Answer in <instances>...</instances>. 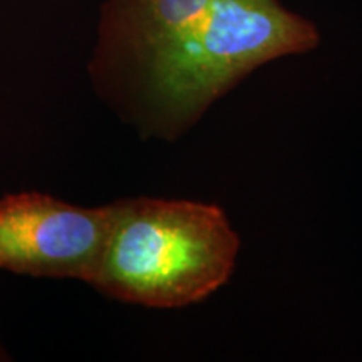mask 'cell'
<instances>
[{
    "label": "cell",
    "instance_id": "6da1fadb",
    "mask_svg": "<svg viewBox=\"0 0 362 362\" xmlns=\"http://www.w3.org/2000/svg\"><path fill=\"white\" fill-rule=\"evenodd\" d=\"M319 34L279 0H214L119 111L144 138L175 141L252 71L314 49Z\"/></svg>",
    "mask_w": 362,
    "mask_h": 362
},
{
    "label": "cell",
    "instance_id": "3957f363",
    "mask_svg": "<svg viewBox=\"0 0 362 362\" xmlns=\"http://www.w3.org/2000/svg\"><path fill=\"white\" fill-rule=\"evenodd\" d=\"M112 208L79 206L40 192L0 198V270L89 284L111 228Z\"/></svg>",
    "mask_w": 362,
    "mask_h": 362
},
{
    "label": "cell",
    "instance_id": "7a4b0ae2",
    "mask_svg": "<svg viewBox=\"0 0 362 362\" xmlns=\"http://www.w3.org/2000/svg\"><path fill=\"white\" fill-rule=\"evenodd\" d=\"M94 291L126 304L178 309L205 300L228 282L240 238L220 206L192 200L121 198Z\"/></svg>",
    "mask_w": 362,
    "mask_h": 362
},
{
    "label": "cell",
    "instance_id": "5b68a950",
    "mask_svg": "<svg viewBox=\"0 0 362 362\" xmlns=\"http://www.w3.org/2000/svg\"><path fill=\"white\" fill-rule=\"evenodd\" d=\"M2 361H11V356H8L6 347H4L2 342H0V362H2Z\"/></svg>",
    "mask_w": 362,
    "mask_h": 362
},
{
    "label": "cell",
    "instance_id": "277c9868",
    "mask_svg": "<svg viewBox=\"0 0 362 362\" xmlns=\"http://www.w3.org/2000/svg\"><path fill=\"white\" fill-rule=\"evenodd\" d=\"M214 0H115L104 30L94 88L119 112L151 66L185 37Z\"/></svg>",
    "mask_w": 362,
    "mask_h": 362
}]
</instances>
